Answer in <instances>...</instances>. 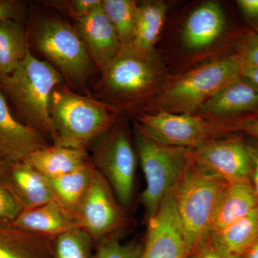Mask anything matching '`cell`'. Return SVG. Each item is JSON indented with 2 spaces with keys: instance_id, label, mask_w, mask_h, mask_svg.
Wrapping results in <instances>:
<instances>
[{
  "instance_id": "36",
  "label": "cell",
  "mask_w": 258,
  "mask_h": 258,
  "mask_svg": "<svg viewBox=\"0 0 258 258\" xmlns=\"http://www.w3.org/2000/svg\"><path fill=\"white\" fill-rule=\"evenodd\" d=\"M237 129L242 131L249 135L258 137V118L237 122Z\"/></svg>"
},
{
  "instance_id": "20",
  "label": "cell",
  "mask_w": 258,
  "mask_h": 258,
  "mask_svg": "<svg viewBox=\"0 0 258 258\" xmlns=\"http://www.w3.org/2000/svg\"><path fill=\"white\" fill-rule=\"evenodd\" d=\"M54 240L0 222V258H56Z\"/></svg>"
},
{
  "instance_id": "11",
  "label": "cell",
  "mask_w": 258,
  "mask_h": 258,
  "mask_svg": "<svg viewBox=\"0 0 258 258\" xmlns=\"http://www.w3.org/2000/svg\"><path fill=\"white\" fill-rule=\"evenodd\" d=\"M168 194L149 220L142 258H188L189 251L176 211L174 193Z\"/></svg>"
},
{
  "instance_id": "39",
  "label": "cell",
  "mask_w": 258,
  "mask_h": 258,
  "mask_svg": "<svg viewBox=\"0 0 258 258\" xmlns=\"http://www.w3.org/2000/svg\"><path fill=\"white\" fill-rule=\"evenodd\" d=\"M244 258H258V240L255 244L251 247L250 249L245 254Z\"/></svg>"
},
{
  "instance_id": "37",
  "label": "cell",
  "mask_w": 258,
  "mask_h": 258,
  "mask_svg": "<svg viewBox=\"0 0 258 258\" xmlns=\"http://www.w3.org/2000/svg\"><path fill=\"white\" fill-rule=\"evenodd\" d=\"M242 78L258 88V67H244Z\"/></svg>"
},
{
  "instance_id": "6",
  "label": "cell",
  "mask_w": 258,
  "mask_h": 258,
  "mask_svg": "<svg viewBox=\"0 0 258 258\" xmlns=\"http://www.w3.org/2000/svg\"><path fill=\"white\" fill-rule=\"evenodd\" d=\"M135 142L147 184L141 200L149 220L175 187L191 157V149L159 143L144 133L137 123Z\"/></svg>"
},
{
  "instance_id": "10",
  "label": "cell",
  "mask_w": 258,
  "mask_h": 258,
  "mask_svg": "<svg viewBox=\"0 0 258 258\" xmlns=\"http://www.w3.org/2000/svg\"><path fill=\"white\" fill-rule=\"evenodd\" d=\"M191 154L199 169L210 175L227 182L251 179L253 161L241 139H217L191 149Z\"/></svg>"
},
{
  "instance_id": "18",
  "label": "cell",
  "mask_w": 258,
  "mask_h": 258,
  "mask_svg": "<svg viewBox=\"0 0 258 258\" xmlns=\"http://www.w3.org/2000/svg\"><path fill=\"white\" fill-rule=\"evenodd\" d=\"M8 225L55 239L74 227H79L76 216L55 200L37 208L23 210Z\"/></svg>"
},
{
  "instance_id": "25",
  "label": "cell",
  "mask_w": 258,
  "mask_h": 258,
  "mask_svg": "<svg viewBox=\"0 0 258 258\" xmlns=\"http://www.w3.org/2000/svg\"><path fill=\"white\" fill-rule=\"evenodd\" d=\"M29 48L28 36L17 20H0V76L11 74Z\"/></svg>"
},
{
  "instance_id": "1",
  "label": "cell",
  "mask_w": 258,
  "mask_h": 258,
  "mask_svg": "<svg viewBox=\"0 0 258 258\" xmlns=\"http://www.w3.org/2000/svg\"><path fill=\"white\" fill-rule=\"evenodd\" d=\"M167 73L155 50L144 52L132 44L121 46L102 74L98 94L108 106H133L157 98L166 86Z\"/></svg>"
},
{
  "instance_id": "32",
  "label": "cell",
  "mask_w": 258,
  "mask_h": 258,
  "mask_svg": "<svg viewBox=\"0 0 258 258\" xmlns=\"http://www.w3.org/2000/svg\"><path fill=\"white\" fill-rule=\"evenodd\" d=\"M103 3V0H71L62 2L60 4L64 5V9L67 10L69 14L77 21L101 8Z\"/></svg>"
},
{
  "instance_id": "35",
  "label": "cell",
  "mask_w": 258,
  "mask_h": 258,
  "mask_svg": "<svg viewBox=\"0 0 258 258\" xmlns=\"http://www.w3.org/2000/svg\"><path fill=\"white\" fill-rule=\"evenodd\" d=\"M248 148L253 161V171L251 176V181L258 195V144L248 145Z\"/></svg>"
},
{
  "instance_id": "28",
  "label": "cell",
  "mask_w": 258,
  "mask_h": 258,
  "mask_svg": "<svg viewBox=\"0 0 258 258\" xmlns=\"http://www.w3.org/2000/svg\"><path fill=\"white\" fill-rule=\"evenodd\" d=\"M143 246L135 242L122 243L110 235L100 241L93 258H142Z\"/></svg>"
},
{
  "instance_id": "12",
  "label": "cell",
  "mask_w": 258,
  "mask_h": 258,
  "mask_svg": "<svg viewBox=\"0 0 258 258\" xmlns=\"http://www.w3.org/2000/svg\"><path fill=\"white\" fill-rule=\"evenodd\" d=\"M110 186L105 176L96 169L89 189L76 213L79 227L96 242L109 236L123 221Z\"/></svg>"
},
{
  "instance_id": "38",
  "label": "cell",
  "mask_w": 258,
  "mask_h": 258,
  "mask_svg": "<svg viewBox=\"0 0 258 258\" xmlns=\"http://www.w3.org/2000/svg\"><path fill=\"white\" fill-rule=\"evenodd\" d=\"M9 171V164L0 157V181L3 182Z\"/></svg>"
},
{
  "instance_id": "4",
  "label": "cell",
  "mask_w": 258,
  "mask_h": 258,
  "mask_svg": "<svg viewBox=\"0 0 258 258\" xmlns=\"http://www.w3.org/2000/svg\"><path fill=\"white\" fill-rule=\"evenodd\" d=\"M237 55L226 56L191 70L167 83L154 100L158 111L197 115L222 89L242 77Z\"/></svg>"
},
{
  "instance_id": "22",
  "label": "cell",
  "mask_w": 258,
  "mask_h": 258,
  "mask_svg": "<svg viewBox=\"0 0 258 258\" xmlns=\"http://www.w3.org/2000/svg\"><path fill=\"white\" fill-rule=\"evenodd\" d=\"M211 233L227 255L244 258L258 240V207L225 228Z\"/></svg>"
},
{
  "instance_id": "8",
  "label": "cell",
  "mask_w": 258,
  "mask_h": 258,
  "mask_svg": "<svg viewBox=\"0 0 258 258\" xmlns=\"http://www.w3.org/2000/svg\"><path fill=\"white\" fill-rule=\"evenodd\" d=\"M138 120L137 124L144 133L159 143L191 149L220 139L224 134L237 129V123L230 120L164 111L142 113Z\"/></svg>"
},
{
  "instance_id": "5",
  "label": "cell",
  "mask_w": 258,
  "mask_h": 258,
  "mask_svg": "<svg viewBox=\"0 0 258 258\" xmlns=\"http://www.w3.org/2000/svg\"><path fill=\"white\" fill-rule=\"evenodd\" d=\"M226 182L200 170L194 163L191 154L173 190L189 254L210 233L214 211Z\"/></svg>"
},
{
  "instance_id": "2",
  "label": "cell",
  "mask_w": 258,
  "mask_h": 258,
  "mask_svg": "<svg viewBox=\"0 0 258 258\" xmlns=\"http://www.w3.org/2000/svg\"><path fill=\"white\" fill-rule=\"evenodd\" d=\"M64 78L47 60L32 55L30 47L16 69L0 76V88L4 90L26 125L40 134L55 137L51 119V96L56 88L63 85Z\"/></svg>"
},
{
  "instance_id": "29",
  "label": "cell",
  "mask_w": 258,
  "mask_h": 258,
  "mask_svg": "<svg viewBox=\"0 0 258 258\" xmlns=\"http://www.w3.org/2000/svg\"><path fill=\"white\" fill-rule=\"evenodd\" d=\"M24 210L11 190L0 181V222L10 223Z\"/></svg>"
},
{
  "instance_id": "21",
  "label": "cell",
  "mask_w": 258,
  "mask_h": 258,
  "mask_svg": "<svg viewBox=\"0 0 258 258\" xmlns=\"http://www.w3.org/2000/svg\"><path fill=\"white\" fill-rule=\"evenodd\" d=\"M29 163L46 179L72 172L90 162L86 149L53 147L38 149L29 158Z\"/></svg>"
},
{
  "instance_id": "9",
  "label": "cell",
  "mask_w": 258,
  "mask_h": 258,
  "mask_svg": "<svg viewBox=\"0 0 258 258\" xmlns=\"http://www.w3.org/2000/svg\"><path fill=\"white\" fill-rule=\"evenodd\" d=\"M95 166L105 176L118 201L128 207L134 191L137 156L126 131L112 127L94 154Z\"/></svg>"
},
{
  "instance_id": "7",
  "label": "cell",
  "mask_w": 258,
  "mask_h": 258,
  "mask_svg": "<svg viewBox=\"0 0 258 258\" xmlns=\"http://www.w3.org/2000/svg\"><path fill=\"white\" fill-rule=\"evenodd\" d=\"M35 44L47 61L74 85L84 84L93 62L75 27L60 19H45L37 27Z\"/></svg>"
},
{
  "instance_id": "17",
  "label": "cell",
  "mask_w": 258,
  "mask_h": 258,
  "mask_svg": "<svg viewBox=\"0 0 258 258\" xmlns=\"http://www.w3.org/2000/svg\"><path fill=\"white\" fill-rule=\"evenodd\" d=\"M226 18L220 4L207 2L194 10L184 24L182 40L185 46L198 50L212 45L221 37Z\"/></svg>"
},
{
  "instance_id": "16",
  "label": "cell",
  "mask_w": 258,
  "mask_h": 258,
  "mask_svg": "<svg viewBox=\"0 0 258 258\" xmlns=\"http://www.w3.org/2000/svg\"><path fill=\"white\" fill-rule=\"evenodd\" d=\"M258 109V88L240 78L222 89L202 108L198 115L210 119L227 120Z\"/></svg>"
},
{
  "instance_id": "14",
  "label": "cell",
  "mask_w": 258,
  "mask_h": 258,
  "mask_svg": "<svg viewBox=\"0 0 258 258\" xmlns=\"http://www.w3.org/2000/svg\"><path fill=\"white\" fill-rule=\"evenodd\" d=\"M75 28L86 44L93 63L103 74L122 46L103 5L86 18L77 20Z\"/></svg>"
},
{
  "instance_id": "15",
  "label": "cell",
  "mask_w": 258,
  "mask_h": 258,
  "mask_svg": "<svg viewBox=\"0 0 258 258\" xmlns=\"http://www.w3.org/2000/svg\"><path fill=\"white\" fill-rule=\"evenodd\" d=\"M258 207V195L251 179L226 182L212 216L210 232L237 221Z\"/></svg>"
},
{
  "instance_id": "3",
  "label": "cell",
  "mask_w": 258,
  "mask_h": 258,
  "mask_svg": "<svg viewBox=\"0 0 258 258\" xmlns=\"http://www.w3.org/2000/svg\"><path fill=\"white\" fill-rule=\"evenodd\" d=\"M50 113L54 145L85 149L116 123V112L101 101L83 96L61 85L51 96Z\"/></svg>"
},
{
  "instance_id": "23",
  "label": "cell",
  "mask_w": 258,
  "mask_h": 258,
  "mask_svg": "<svg viewBox=\"0 0 258 258\" xmlns=\"http://www.w3.org/2000/svg\"><path fill=\"white\" fill-rule=\"evenodd\" d=\"M96 169L90 161L69 174L46 179L56 201L75 216L89 189Z\"/></svg>"
},
{
  "instance_id": "31",
  "label": "cell",
  "mask_w": 258,
  "mask_h": 258,
  "mask_svg": "<svg viewBox=\"0 0 258 258\" xmlns=\"http://www.w3.org/2000/svg\"><path fill=\"white\" fill-rule=\"evenodd\" d=\"M188 258H233L227 255L217 245L211 232L196 246L190 252Z\"/></svg>"
},
{
  "instance_id": "33",
  "label": "cell",
  "mask_w": 258,
  "mask_h": 258,
  "mask_svg": "<svg viewBox=\"0 0 258 258\" xmlns=\"http://www.w3.org/2000/svg\"><path fill=\"white\" fill-rule=\"evenodd\" d=\"M23 4L14 0H0V20L12 19L18 20L23 13Z\"/></svg>"
},
{
  "instance_id": "19",
  "label": "cell",
  "mask_w": 258,
  "mask_h": 258,
  "mask_svg": "<svg viewBox=\"0 0 258 258\" xmlns=\"http://www.w3.org/2000/svg\"><path fill=\"white\" fill-rule=\"evenodd\" d=\"M3 183L14 194L24 210L55 200L46 178L28 162L9 164Z\"/></svg>"
},
{
  "instance_id": "24",
  "label": "cell",
  "mask_w": 258,
  "mask_h": 258,
  "mask_svg": "<svg viewBox=\"0 0 258 258\" xmlns=\"http://www.w3.org/2000/svg\"><path fill=\"white\" fill-rule=\"evenodd\" d=\"M167 12V6L162 1L143 2L138 5L135 37L132 42L137 50L149 52L155 50Z\"/></svg>"
},
{
  "instance_id": "34",
  "label": "cell",
  "mask_w": 258,
  "mask_h": 258,
  "mask_svg": "<svg viewBox=\"0 0 258 258\" xmlns=\"http://www.w3.org/2000/svg\"><path fill=\"white\" fill-rule=\"evenodd\" d=\"M242 14L249 20H258V0H237Z\"/></svg>"
},
{
  "instance_id": "13",
  "label": "cell",
  "mask_w": 258,
  "mask_h": 258,
  "mask_svg": "<svg viewBox=\"0 0 258 258\" xmlns=\"http://www.w3.org/2000/svg\"><path fill=\"white\" fill-rule=\"evenodd\" d=\"M46 147L40 132L13 116L0 90V157L9 164L27 162L34 152Z\"/></svg>"
},
{
  "instance_id": "26",
  "label": "cell",
  "mask_w": 258,
  "mask_h": 258,
  "mask_svg": "<svg viewBox=\"0 0 258 258\" xmlns=\"http://www.w3.org/2000/svg\"><path fill=\"white\" fill-rule=\"evenodd\" d=\"M138 5L133 0H103V11L122 46L130 45L134 41Z\"/></svg>"
},
{
  "instance_id": "30",
  "label": "cell",
  "mask_w": 258,
  "mask_h": 258,
  "mask_svg": "<svg viewBox=\"0 0 258 258\" xmlns=\"http://www.w3.org/2000/svg\"><path fill=\"white\" fill-rule=\"evenodd\" d=\"M244 67H258V35L247 34L237 45V54Z\"/></svg>"
},
{
  "instance_id": "27",
  "label": "cell",
  "mask_w": 258,
  "mask_h": 258,
  "mask_svg": "<svg viewBox=\"0 0 258 258\" xmlns=\"http://www.w3.org/2000/svg\"><path fill=\"white\" fill-rule=\"evenodd\" d=\"M93 239L80 227L60 234L54 240L56 258H93Z\"/></svg>"
}]
</instances>
